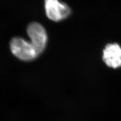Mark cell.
Wrapping results in <instances>:
<instances>
[{"label":"cell","mask_w":121,"mask_h":121,"mask_svg":"<svg viewBox=\"0 0 121 121\" xmlns=\"http://www.w3.org/2000/svg\"><path fill=\"white\" fill-rule=\"evenodd\" d=\"M103 60L106 65L112 68L121 67V48L117 43L108 44L103 51Z\"/></svg>","instance_id":"277c9868"},{"label":"cell","mask_w":121,"mask_h":121,"mask_svg":"<svg viewBox=\"0 0 121 121\" xmlns=\"http://www.w3.org/2000/svg\"><path fill=\"white\" fill-rule=\"evenodd\" d=\"M27 33L31 40V43L39 55L46 47L48 35L43 26L38 22H31L28 25Z\"/></svg>","instance_id":"7a4b0ae2"},{"label":"cell","mask_w":121,"mask_h":121,"mask_svg":"<svg viewBox=\"0 0 121 121\" xmlns=\"http://www.w3.org/2000/svg\"><path fill=\"white\" fill-rule=\"evenodd\" d=\"M10 49L15 57L22 61H31L39 56L31 42L21 37H14L11 40Z\"/></svg>","instance_id":"6da1fadb"},{"label":"cell","mask_w":121,"mask_h":121,"mask_svg":"<svg viewBox=\"0 0 121 121\" xmlns=\"http://www.w3.org/2000/svg\"><path fill=\"white\" fill-rule=\"evenodd\" d=\"M45 11L47 17L54 21H60L67 18L71 13L70 7L59 0H44Z\"/></svg>","instance_id":"3957f363"}]
</instances>
